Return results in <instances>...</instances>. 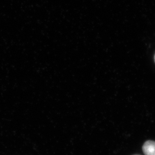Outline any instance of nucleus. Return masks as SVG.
I'll list each match as a JSON object with an SVG mask.
<instances>
[{
  "label": "nucleus",
  "mask_w": 155,
  "mask_h": 155,
  "mask_svg": "<svg viewBox=\"0 0 155 155\" xmlns=\"http://www.w3.org/2000/svg\"><path fill=\"white\" fill-rule=\"evenodd\" d=\"M143 151L145 155H155V142L148 140L143 146Z\"/></svg>",
  "instance_id": "1"
},
{
  "label": "nucleus",
  "mask_w": 155,
  "mask_h": 155,
  "mask_svg": "<svg viewBox=\"0 0 155 155\" xmlns=\"http://www.w3.org/2000/svg\"></svg>",
  "instance_id": "2"
},
{
  "label": "nucleus",
  "mask_w": 155,
  "mask_h": 155,
  "mask_svg": "<svg viewBox=\"0 0 155 155\" xmlns=\"http://www.w3.org/2000/svg\"></svg>",
  "instance_id": "3"
}]
</instances>
